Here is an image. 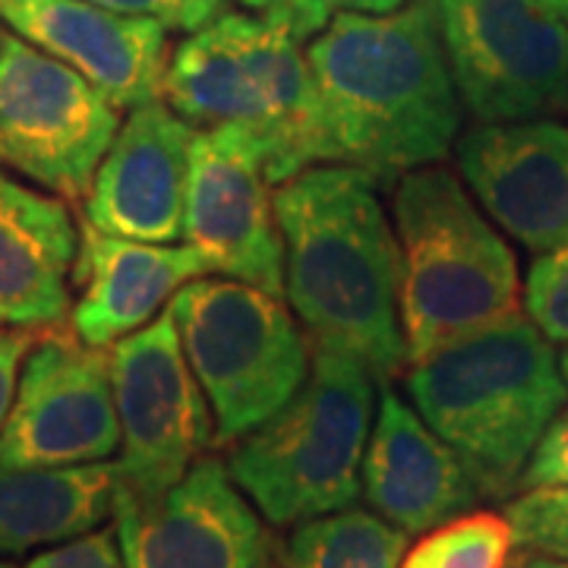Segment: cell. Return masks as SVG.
I'll use <instances>...</instances> for the list:
<instances>
[{
    "mask_svg": "<svg viewBox=\"0 0 568 568\" xmlns=\"http://www.w3.org/2000/svg\"><path fill=\"white\" fill-rule=\"evenodd\" d=\"M559 369H562V376H566V383H568V351L562 354V361H559Z\"/></svg>",
    "mask_w": 568,
    "mask_h": 568,
    "instance_id": "32",
    "label": "cell"
},
{
    "mask_svg": "<svg viewBox=\"0 0 568 568\" xmlns=\"http://www.w3.org/2000/svg\"><path fill=\"white\" fill-rule=\"evenodd\" d=\"M108 354L121 420L118 487L155 496L174 487L215 443L212 407L186 364L171 310Z\"/></svg>",
    "mask_w": 568,
    "mask_h": 568,
    "instance_id": "10",
    "label": "cell"
},
{
    "mask_svg": "<svg viewBox=\"0 0 568 568\" xmlns=\"http://www.w3.org/2000/svg\"><path fill=\"white\" fill-rule=\"evenodd\" d=\"M284 291L320 347H335L388 383L407 366L398 320V244L376 178L313 164L275 190Z\"/></svg>",
    "mask_w": 568,
    "mask_h": 568,
    "instance_id": "2",
    "label": "cell"
},
{
    "mask_svg": "<svg viewBox=\"0 0 568 568\" xmlns=\"http://www.w3.org/2000/svg\"><path fill=\"white\" fill-rule=\"evenodd\" d=\"M405 552V530L364 508H342L294 530L282 568H398Z\"/></svg>",
    "mask_w": 568,
    "mask_h": 568,
    "instance_id": "21",
    "label": "cell"
},
{
    "mask_svg": "<svg viewBox=\"0 0 568 568\" xmlns=\"http://www.w3.org/2000/svg\"><path fill=\"white\" fill-rule=\"evenodd\" d=\"M508 568H568V559H549V556H534V552H521Z\"/></svg>",
    "mask_w": 568,
    "mask_h": 568,
    "instance_id": "30",
    "label": "cell"
},
{
    "mask_svg": "<svg viewBox=\"0 0 568 568\" xmlns=\"http://www.w3.org/2000/svg\"><path fill=\"white\" fill-rule=\"evenodd\" d=\"M121 130L118 108L73 67L20 36L0 44V168L85 200Z\"/></svg>",
    "mask_w": 568,
    "mask_h": 568,
    "instance_id": "9",
    "label": "cell"
},
{
    "mask_svg": "<svg viewBox=\"0 0 568 568\" xmlns=\"http://www.w3.org/2000/svg\"><path fill=\"white\" fill-rule=\"evenodd\" d=\"M0 568H20V566H13V562H0Z\"/></svg>",
    "mask_w": 568,
    "mask_h": 568,
    "instance_id": "33",
    "label": "cell"
},
{
    "mask_svg": "<svg viewBox=\"0 0 568 568\" xmlns=\"http://www.w3.org/2000/svg\"><path fill=\"white\" fill-rule=\"evenodd\" d=\"M263 568H265V566H263Z\"/></svg>",
    "mask_w": 568,
    "mask_h": 568,
    "instance_id": "35",
    "label": "cell"
},
{
    "mask_svg": "<svg viewBox=\"0 0 568 568\" xmlns=\"http://www.w3.org/2000/svg\"><path fill=\"white\" fill-rule=\"evenodd\" d=\"M376 376L345 351L320 347L306 383L227 458L234 484L268 525H304L361 496Z\"/></svg>",
    "mask_w": 568,
    "mask_h": 568,
    "instance_id": "6",
    "label": "cell"
},
{
    "mask_svg": "<svg viewBox=\"0 0 568 568\" xmlns=\"http://www.w3.org/2000/svg\"><path fill=\"white\" fill-rule=\"evenodd\" d=\"M26 568H126L123 566L118 530L95 528L61 547H48L29 559Z\"/></svg>",
    "mask_w": 568,
    "mask_h": 568,
    "instance_id": "27",
    "label": "cell"
},
{
    "mask_svg": "<svg viewBox=\"0 0 568 568\" xmlns=\"http://www.w3.org/2000/svg\"><path fill=\"white\" fill-rule=\"evenodd\" d=\"M121 452L108 347L70 328L36 335L0 429V467L99 465Z\"/></svg>",
    "mask_w": 568,
    "mask_h": 568,
    "instance_id": "11",
    "label": "cell"
},
{
    "mask_svg": "<svg viewBox=\"0 0 568 568\" xmlns=\"http://www.w3.org/2000/svg\"><path fill=\"white\" fill-rule=\"evenodd\" d=\"M410 405L439 433L480 496H506L544 429L566 405V376L549 338L521 316L489 325L407 364Z\"/></svg>",
    "mask_w": 568,
    "mask_h": 568,
    "instance_id": "3",
    "label": "cell"
},
{
    "mask_svg": "<svg viewBox=\"0 0 568 568\" xmlns=\"http://www.w3.org/2000/svg\"><path fill=\"white\" fill-rule=\"evenodd\" d=\"M458 171L506 234L534 253L568 244V126L480 123L455 145Z\"/></svg>",
    "mask_w": 568,
    "mask_h": 568,
    "instance_id": "14",
    "label": "cell"
},
{
    "mask_svg": "<svg viewBox=\"0 0 568 568\" xmlns=\"http://www.w3.org/2000/svg\"><path fill=\"white\" fill-rule=\"evenodd\" d=\"M549 487H568V410L552 417L521 474V489Z\"/></svg>",
    "mask_w": 568,
    "mask_h": 568,
    "instance_id": "28",
    "label": "cell"
},
{
    "mask_svg": "<svg viewBox=\"0 0 568 568\" xmlns=\"http://www.w3.org/2000/svg\"><path fill=\"white\" fill-rule=\"evenodd\" d=\"M0 20L39 51L73 67L114 108L162 99L171 51L162 22L89 0H0Z\"/></svg>",
    "mask_w": 568,
    "mask_h": 568,
    "instance_id": "16",
    "label": "cell"
},
{
    "mask_svg": "<svg viewBox=\"0 0 568 568\" xmlns=\"http://www.w3.org/2000/svg\"><path fill=\"white\" fill-rule=\"evenodd\" d=\"M506 521L521 552L568 559V487L525 489L506 506Z\"/></svg>",
    "mask_w": 568,
    "mask_h": 568,
    "instance_id": "23",
    "label": "cell"
},
{
    "mask_svg": "<svg viewBox=\"0 0 568 568\" xmlns=\"http://www.w3.org/2000/svg\"><path fill=\"white\" fill-rule=\"evenodd\" d=\"M126 568H263L268 534L227 465L203 455L155 496L114 489Z\"/></svg>",
    "mask_w": 568,
    "mask_h": 568,
    "instance_id": "13",
    "label": "cell"
},
{
    "mask_svg": "<svg viewBox=\"0 0 568 568\" xmlns=\"http://www.w3.org/2000/svg\"><path fill=\"white\" fill-rule=\"evenodd\" d=\"M212 272L193 246L140 244L104 234L85 219L80 222V253L73 284V332L85 345L111 347L140 332L174 291Z\"/></svg>",
    "mask_w": 568,
    "mask_h": 568,
    "instance_id": "18",
    "label": "cell"
},
{
    "mask_svg": "<svg viewBox=\"0 0 568 568\" xmlns=\"http://www.w3.org/2000/svg\"><path fill=\"white\" fill-rule=\"evenodd\" d=\"M407 364L518 316V263L448 168H417L392 196Z\"/></svg>",
    "mask_w": 568,
    "mask_h": 568,
    "instance_id": "5",
    "label": "cell"
},
{
    "mask_svg": "<svg viewBox=\"0 0 568 568\" xmlns=\"http://www.w3.org/2000/svg\"><path fill=\"white\" fill-rule=\"evenodd\" d=\"M104 10H114L123 17H142V20L162 22L174 32H196L212 20H219L227 0H89Z\"/></svg>",
    "mask_w": 568,
    "mask_h": 568,
    "instance_id": "26",
    "label": "cell"
},
{
    "mask_svg": "<svg viewBox=\"0 0 568 568\" xmlns=\"http://www.w3.org/2000/svg\"><path fill=\"white\" fill-rule=\"evenodd\" d=\"M162 102L193 130L241 126L263 145L275 186L332 162L301 39L260 13H227L190 32L164 70Z\"/></svg>",
    "mask_w": 568,
    "mask_h": 568,
    "instance_id": "4",
    "label": "cell"
},
{
    "mask_svg": "<svg viewBox=\"0 0 568 568\" xmlns=\"http://www.w3.org/2000/svg\"><path fill=\"white\" fill-rule=\"evenodd\" d=\"M544 3H547L549 10H556V13L568 22V0H544Z\"/></svg>",
    "mask_w": 568,
    "mask_h": 568,
    "instance_id": "31",
    "label": "cell"
},
{
    "mask_svg": "<svg viewBox=\"0 0 568 568\" xmlns=\"http://www.w3.org/2000/svg\"><path fill=\"white\" fill-rule=\"evenodd\" d=\"M32 342H36L32 328H0V429L13 405L22 357L29 354Z\"/></svg>",
    "mask_w": 568,
    "mask_h": 568,
    "instance_id": "29",
    "label": "cell"
},
{
    "mask_svg": "<svg viewBox=\"0 0 568 568\" xmlns=\"http://www.w3.org/2000/svg\"><path fill=\"white\" fill-rule=\"evenodd\" d=\"M265 20L284 26L294 39L320 36L342 13H392L407 0H241Z\"/></svg>",
    "mask_w": 568,
    "mask_h": 568,
    "instance_id": "25",
    "label": "cell"
},
{
    "mask_svg": "<svg viewBox=\"0 0 568 568\" xmlns=\"http://www.w3.org/2000/svg\"><path fill=\"white\" fill-rule=\"evenodd\" d=\"M525 304L530 323L549 342L568 345V244L534 260L525 284Z\"/></svg>",
    "mask_w": 568,
    "mask_h": 568,
    "instance_id": "24",
    "label": "cell"
},
{
    "mask_svg": "<svg viewBox=\"0 0 568 568\" xmlns=\"http://www.w3.org/2000/svg\"><path fill=\"white\" fill-rule=\"evenodd\" d=\"M0 44H3V32H0Z\"/></svg>",
    "mask_w": 568,
    "mask_h": 568,
    "instance_id": "34",
    "label": "cell"
},
{
    "mask_svg": "<svg viewBox=\"0 0 568 568\" xmlns=\"http://www.w3.org/2000/svg\"><path fill=\"white\" fill-rule=\"evenodd\" d=\"M168 310L212 407L219 446L263 426L306 383L310 347L278 294L224 275L193 278Z\"/></svg>",
    "mask_w": 568,
    "mask_h": 568,
    "instance_id": "7",
    "label": "cell"
},
{
    "mask_svg": "<svg viewBox=\"0 0 568 568\" xmlns=\"http://www.w3.org/2000/svg\"><path fill=\"white\" fill-rule=\"evenodd\" d=\"M275 181L263 145L241 126L196 130L183 203V237L212 272L284 291V244L275 219Z\"/></svg>",
    "mask_w": 568,
    "mask_h": 568,
    "instance_id": "12",
    "label": "cell"
},
{
    "mask_svg": "<svg viewBox=\"0 0 568 568\" xmlns=\"http://www.w3.org/2000/svg\"><path fill=\"white\" fill-rule=\"evenodd\" d=\"M511 547L506 515L470 511L426 530L398 568H508Z\"/></svg>",
    "mask_w": 568,
    "mask_h": 568,
    "instance_id": "22",
    "label": "cell"
},
{
    "mask_svg": "<svg viewBox=\"0 0 568 568\" xmlns=\"http://www.w3.org/2000/svg\"><path fill=\"white\" fill-rule=\"evenodd\" d=\"M328 159L376 181L446 159L462 104L436 0L392 13H342L306 48Z\"/></svg>",
    "mask_w": 568,
    "mask_h": 568,
    "instance_id": "1",
    "label": "cell"
},
{
    "mask_svg": "<svg viewBox=\"0 0 568 568\" xmlns=\"http://www.w3.org/2000/svg\"><path fill=\"white\" fill-rule=\"evenodd\" d=\"M193 133L162 99L130 108L85 193L82 219L140 244L178 241Z\"/></svg>",
    "mask_w": 568,
    "mask_h": 568,
    "instance_id": "15",
    "label": "cell"
},
{
    "mask_svg": "<svg viewBox=\"0 0 568 568\" xmlns=\"http://www.w3.org/2000/svg\"><path fill=\"white\" fill-rule=\"evenodd\" d=\"M118 470L108 462L77 467H0V559L61 547L114 518Z\"/></svg>",
    "mask_w": 568,
    "mask_h": 568,
    "instance_id": "20",
    "label": "cell"
},
{
    "mask_svg": "<svg viewBox=\"0 0 568 568\" xmlns=\"http://www.w3.org/2000/svg\"><path fill=\"white\" fill-rule=\"evenodd\" d=\"M452 80L484 123L568 111V22L544 0H436Z\"/></svg>",
    "mask_w": 568,
    "mask_h": 568,
    "instance_id": "8",
    "label": "cell"
},
{
    "mask_svg": "<svg viewBox=\"0 0 568 568\" xmlns=\"http://www.w3.org/2000/svg\"><path fill=\"white\" fill-rule=\"evenodd\" d=\"M80 227L61 196L0 168V328H51L70 313Z\"/></svg>",
    "mask_w": 568,
    "mask_h": 568,
    "instance_id": "19",
    "label": "cell"
},
{
    "mask_svg": "<svg viewBox=\"0 0 568 568\" xmlns=\"http://www.w3.org/2000/svg\"><path fill=\"white\" fill-rule=\"evenodd\" d=\"M366 506L405 534H426L465 515L480 489L439 433L398 392L379 395L361 465Z\"/></svg>",
    "mask_w": 568,
    "mask_h": 568,
    "instance_id": "17",
    "label": "cell"
}]
</instances>
